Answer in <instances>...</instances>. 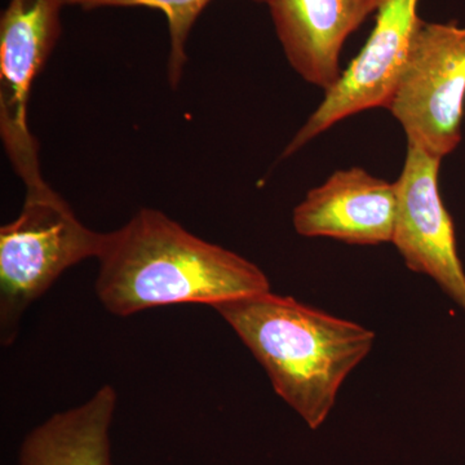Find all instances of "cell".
Listing matches in <instances>:
<instances>
[{"label":"cell","mask_w":465,"mask_h":465,"mask_svg":"<svg viewBox=\"0 0 465 465\" xmlns=\"http://www.w3.org/2000/svg\"><path fill=\"white\" fill-rule=\"evenodd\" d=\"M442 158L407 143L397 186V215L391 243L410 271L439 284L465 313V272L458 255L454 223L439 189Z\"/></svg>","instance_id":"obj_7"},{"label":"cell","mask_w":465,"mask_h":465,"mask_svg":"<svg viewBox=\"0 0 465 465\" xmlns=\"http://www.w3.org/2000/svg\"><path fill=\"white\" fill-rule=\"evenodd\" d=\"M464 104L465 27L421 20L387 109L407 143L443 158L461 142Z\"/></svg>","instance_id":"obj_4"},{"label":"cell","mask_w":465,"mask_h":465,"mask_svg":"<svg viewBox=\"0 0 465 465\" xmlns=\"http://www.w3.org/2000/svg\"><path fill=\"white\" fill-rule=\"evenodd\" d=\"M118 393L110 384L33 428L21 443L18 465H114L112 427Z\"/></svg>","instance_id":"obj_10"},{"label":"cell","mask_w":465,"mask_h":465,"mask_svg":"<svg viewBox=\"0 0 465 465\" xmlns=\"http://www.w3.org/2000/svg\"><path fill=\"white\" fill-rule=\"evenodd\" d=\"M97 298L118 317L166 305H217L271 291L252 262L186 231L155 208H140L108 232Z\"/></svg>","instance_id":"obj_1"},{"label":"cell","mask_w":465,"mask_h":465,"mask_svg":"<svg viewBox=\"0 0 465 465\" xmlns=\"http://www.w3.org/2000/svg\"><path fill=\"white\" fill-rule=\"evenodd\" d=\"M418 5L419 0H381L366 45L291 140L283 157H290L349 116L388 108L421 21Z\"/></svg>","instance_id":"obj_6"},{"label":"cell","mask_w":465,"mask_h":465,"mask_svg":"<svg viewBox=\"0 0 465 465\" xmlns=\"http://www.w3.org/2000/svg\"><path fill=\"white\" fill-rule=\"evenodd\" d=\"M66 0H9L0 16V133L21 180L42 174L27 122L32 85L63 32Z\"/></svg>","instance_id":"obj_5"},{"label":"cell","mask_w":465,"mask_h":465,"mask_svg":"<svg viewBox=\"0 0 465 465\" xmlns=\"http://www.w3.org/2000/svg\"><path fill=\"white\" fill-rule=\"evenodd\" d=\"M396 215V183L353 167L336 171L309 191L293 210L292 223L302 237L375 246L393 240Z\"/></svg>","instance_id":"obj_8"},{"label":"cell","mask_w":465,"mask_h":465,"mask_svg":"<svg viewBox=\"0 0 465 465\" xmlns=\"http://www.w3.org/2000/svg\"><path fill=\"white\" fill-rule=\"evenodd\" d=\"M213 0H66L69 7H78L84 11L103 8H149L162 12L166 17L170 51H168L167 75L173 88L182 82L188 54L186 45L193 27L204 9ZM265 3V0H252Z\"/></svg>","instance_id":"obj_11"},{"label":"cell","mask_w":465,"mask_h":465,"mask_svg":"<svg viewBox=\"0 0 465 465\" xmlns=\"http://www.w3.org/2000/svg\"><path fill=\"white\" fill-rule=\"evenodd\" d=\"M381 0H265L290 65L308 84L331 90L344 43Z\"/></svg>","instance_id":"obj_9"},{"label":"cell","mask_w":465,"mask_h":465,"mask_svg":"<svg viewBox=\"0 0 465 465\" xmlns=\"http://www.w3.org/2000/svg\"><path fill=\"white\" fill-rule=\"evenodd\" d=\"M20 215L0 229V341H16L27 309L67 269L99 259L108 232L92 231L43 180L25 186Z\"/></svg>","instance_id":"obj_3"},{"label":"cell","mask_w":465,"mask_h":465,"mask_svg":"<svg viewBox=\"0 0 465 465\" xmlns=\"http://www.w3.org/2000/svg\"><path fill=\"white\" fill-rule=\"evenodd\" d=\"M213 309L264 367L275 393L313 430L375 341L362 324L272 291Z\"/></svg>","instance_id":"obj_2"}]
</instances>
